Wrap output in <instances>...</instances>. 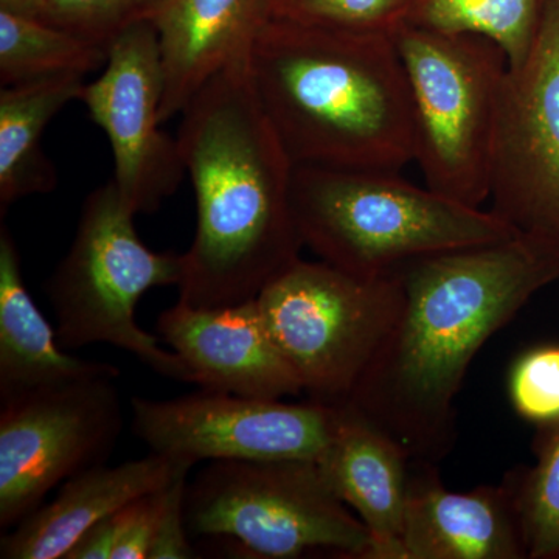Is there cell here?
<instances>
[{"mask_svg": "<svg viewBox=\"0 0 559 559\" xmlns=\"http://www.w3.org/2000/svg\"><path fill=\"white\" fill-rule=\"evenodd\" d=\"M407 0H288L274 17L349 32L392 33ZM272 20V17H271Z\"/></svg>", "mask_w": 559, "mask_h": 559, "instance_id": "obj_25", "label": "cell"}, {"mask_svg": "<svg viewBox=\"0 0 559 559\" xmlns=\"http://www.w3.org/2000/svg\"><path fill=\"white\" fill-rule=\"evenodd\" d=\"M249 70L296 167L400 173L415 160L414 105L392 33L272 17Z\"/></svg>", "mask_w": 559, "mask_h": 559, "instance_id": "obj_3", "label": "cell"}, {"mask_svg": "<svg viewBox=\"0 0 559 559\" xmlns=\"http://www.w3.org/2000/svg\"><path fill=\"white\" fill-rule=\"evenodd\" d=\"M114 382L92 378L2 400V530L38 510L58 485L108 460L123 429V407Z\"/></svg>", "mask_w": 559, "mask_h": 559, "instance_id": "obj_9", "label": "cell"}, {"mask_svg": "<svg viewBox=\"0 0 559 559\" xmlns=\"http://www.w3.org/2000/svg\"><path fill=\"white\" fill-rule=\"evenodd\" d=\"M290 204L304 246L360 277L520 234L491 210L421 189L400 173L294 168Z\"/></svg>", "mask_w": 559, "mask_h": 559, "instance_id": "obj_4", "label": "cell"}, {"mask_svg": "<svg viewBox=\"0 0 559 559\" xmlns=\"http://www.w3.org/2000/svg\"><path fill=\"white\" fill-rule=\"evenodd\" d=\"M84 76L58 75L0 91V215L14 202L57 189L58 173L43 150V134L70 102L80 100Z\"/></svg>", "mask_w": 559, "mask_h": 559, "instance_id": "obj_19", "label": "cell"}, {"mask_svg": "<svg viewBox=\"0 0 559 559\" xmlns=\"http://www.w3.org/2000/svg\"><path fill=\"white\" fill-rule=\"evenodd\" d=\"M116 514L87 530L64 559H112L117 539Z\"/></svg>", "mask_w": 559, "mask_h": 559, "instance_id": "obj_28", "label": "cell"}, {"mask_svg": "<svg viewBox=\"0 0 559 559\" xmlns=\"http://www.w3.org/2000/svg\"><path fill=\"white\" fill-rule=\"evenodd\" d=\"M489 200L513 229L559 245V0L544 2L527 58L509 68Z\"/></svg>", "mask_w": 559, "mask_h": 559, "instance_id": "obj_11", "label": "cell"}, {"mask_svg": "<svg viewBox=\"0 0 559 559\" xmlns=\"http://www.w3.org/2000/svg\"><path fill=\"white\" fill-rule=\"evenodd\" d=\"M164 92L159 35L143 22L110 44L105 70L80 98L109 139L114 183L135 215L156 212L187 176L178 139L160 130Z\"/></svg>", "mask_w": 559, "mask_h": 559, "instance_id": "obj_12", "label": "cell"}, {"mask_svg": "<svg viewBox=\"0 0 559 559\" xmlns=\"http://www.w3.org/2000/svg\"><path fill=\"white\" fill-rule=\"evenodd\" d=\"M132 430L154 454L215 460H314L333 444L342 404L249 399L201 389L173 400L134 396Z\"/></svg>", "mask_w": 559, "mask_h": 559, "instance_id": "obj_10", "label": "cell"}, {"mask_svg": "<svg viewBox=\"0 0 559 559\" xmlns=\"http://www.w3.org/2000/svg\"><path fill=\"white\" fill-rule=\"evenodd\" d=\"M164 489L140 496L117 511V539L112 559H148L159 525Z\"/></svg>", "mask_w": 559, "mask_h": 559, "instance_id": "obj_26", "label": "cell"}, {"mask_svg": "<svg viewBox=\"0 0 559 559\" xmlns=\"http://www.w3.org/2000/svg\"><path fill=\"white\" fill-rule=\"evenodd\" d=\"M189 473L190 471H183L164 489L159 525H157L148 559L197 558L189 539L186 513Z\"/></svg>", "mask_w": 559, "mask_h": 559, "instance_id": "obj_27", "label": "cell"}, {"mask_svg": "<svg viewBox=\"0 0 559 559\" xmlns=\"http://www.w3.org/2000/svg\"><path fill=\"white\" fill-rule=\"evenodd\" d=\"M393 40L409 81L415 160L426 187L481 207L491 190L492 151L509 75L491 40L399 25Z\"/></svg>", "mask_w": 559, "mask_h": 559, "instance_id": "obj_7", "label": "cell"}, {"mask_svg": "<svg viewBox=\"0 0 559 559\" xmlns=\"http://www.w3.org/2000/svg\"><path fill=\"white\" fill-rule=\"evenodd\" d=\"M156 330L201 389L261 400L304 392L257 299L221 308H193L178 300L160 312Z\"/></svg>", "mask_w": 559, "mask_h": 559, "instance_id": "obj_13", "label": "cell"}, {"mask_svg": "<svg viewBox=\"0 0 559 559\" xmlns=\"http://www.w3.org/2000/svg\"><path fill=\"white\" fill-rule=\"evenodd\" d=\"M403 546L406 559L528 558L509 481L452 491L430 466L411 469Z\"/></svg>", "mask_w": 559, "mask_h": 559, "instance_id": "obj_14", "label": "cell"}, {"mask_svg": "<svg viewBox=\"0 0 559 559\" xmlns=\"http://www.w3.org/2000/svg\"><path fill=\"white\" fill-rule=\"evenodd\" d=\"M509 393L516 414L538 428L559 421V344L524 353L510 371Z\"/></svg>", "mask_w": 559, "mask_h": 559, "instance_id": "obj_24", "label": "cell"}, {"mask_svg": "<svg viewBox=\"0 0 559 559\" xmlns=\"http://www.w3.org/2000/svg\"><path fill=\"white\" fill-rule=\"evenodd\" d=\"M108 50L53 27L39 17L0 10V84L2 87L100 69Z\"/></svg>", "mask_w": 559, "mask_h": 559, "instance_id": "obj_21", "label": "cell"}, {"mask_svg": "<svg viewBox=\"0 0 559 559\" xmlns=\"http://www.w3.org/2000/svg\"><path fill=\"white\" fill-rule=\"evenodd\" d=\"M167 0H40L39 20L108 50L121 33L153 22Z\"/></svg>", "mask_w": 559, "mask_h": 559, "instance_id": "obj_23", "label": "cell"}, {"mask_svg": "<svg viewBox=\"0 0 559 559\" xmlns=\"http://www.w3.org/2000/svg\"><path fill=\"white\" fill-rule=\"evenodd\" d=\"M411 455L355 407L342 403L340 429L320 460L326 479L370 536V559H406L404 516Z\"/></svg>", "mask_w": 559, "mask_h": 559, "instance_id": "obj_16", "label": "cell"}, {"mask_svg": "<svg viewBox=\"0 0 559 559\" xmlns=\"http://www.w3.org/2000/svg\"><path fill=\"white\" fill-rule=\"evenodd\" d=\"M544 2L546 0H407L399 25L491 40L506 53L510 68H514L527 58L535 43Z\"/></svg>", "mask_w": 559, "mask_h": 559, "instance_id": "obj_20", "label": "cell"}, {"mask_svg": "<svg viewBox=\"0 0 559 559\" xmlns=\"http://www.w3.org/2000/svg\"><path fill=\"white\" fill-rule=\"evenodd\" d=\"M180 156L197 198L179 301L221 308L257 299L300 259L294 162L261 105L249 58L212 76L183 108Z\"/></svg>", "mask_w": 559, "mask_h": 559, "instance_id": "obj_2", "label": "cell"}, {"mask_svg": "<svg viewBox=\"0 0 559 559\" xmlns=\"http://www.w3.org/2000/svg\"><path fill=\"white\" fill-rule=\"evenodd\" d=\"M288 2V0H261V3H263V11H264V17L267 20H271V17H274L275 14L278 13L280 10L283 9V5Z\"/></svg>", "mask_w": 559, "mask_h": 559, "instance_id": "obj_30", "label": "cell"}, {"mask_svg": "<svg viewBox=\"0 0 559 559\" xmlns=\"http://www.w3.org/2000/svg\"><path fill=\"white\" fill-rule=\"evenodd\" d=\"M114 364L70 356L25 288L20 250L0 227V400L66 382L110 378Z\"/></svg>", "mask_w": 559, "mask_h": 559, "instance_id": "obj_18", "label": "cell"}, {"mask_svg": "<svg viewBox=\"0 0 559 559\" xmlns=\"http://www.w3.org/2000/svg\"><path fill=\"white\" fill-rule=\"evenodd\" d=\"M536 463L509 476L528 559H559V421L539 426Z\"/></svg>", "mask_w": 559, "mask_h": 559, "instance_id": "obj_22", "label": "cell"}, {"mask_svg": "<svg viewBox=\"0 0 559 559\" xmlns=\"http://www.w3.org/2000/svg\"><path fill=\"white\" fill-rule=\"evenodd\" d=\"M264 22L261 0H167L154 20L165 72L162 123L216 73L249 58Z\"/></svg>", "mask_w": 559, "mask_h": 559, "instance_id": "obj_17", "label": "cell"}, {"mask_svg": "<svg viewBox=\"0 0 559 559\" xmlns=\"http://www.w3.org/2000/svg\"><path fill=\"white\" fill-rule=\"evenodd\" d=\"M272 340L308 399L347 403L400 310L399 280L297 260L257 297Z\"/></svg>", "mask_w": 559, "mask_h": 559, "instance_id": "obj_8", "label": "cell"}, {"mask_svg": "<svg viewBox=\"0 0 559 559\" xmlns=\"http://www.w3.org/2000/svg\"><path fill=\"white\" fill-rule=\"evenodd\" d=\"M400 310L347 400L411 459L443 457L455 441L466 371L540 289L559 282V245L533 234L436 253L393 272Z\"/></svg>", "mask_w": 559, "mask_h": 559, "instance_id": "obj_1", "label": "cell"}, {"mask_svg": "<svg viewBox=\"0 0 559 559\" xmlns=\"http://www.w3.org/2000/svg\"><path fill=\"white\" fill-rule=\"evenodd\" d=\"M40 0H0V10L38 17Z\"/></svg>", "mask_w": 559, "mask_h": 559, "instance_id": "obj_29", "label": "cell"}, {"mask_svg": "<svg viewBox=\"0 0 559 559\" xmlns=\"http://www.w3.org/2000/svg\"><path fill=\"white\" fill-rule=\"evenodd\" d=\"M193 463L151 452L117 466H92L62 484L0 543L2 559H64L81 536L140 496L160 491Z\"/></svg>", "mask_w": 559, "mask_h": 559, "instance_id": "obj_15", "label": "cell"}, {"mask_svg": "<svg viewBox=\"0 0 559 559\" xmlns=\"http://www.w3.org/2000/svg\"><path fill=\"white\" fill-rule=\"evenodd\" d=\"M186 513L190 536L230 540L252 558L370 559L369 532L314 460L210 462L187 485Z\"/></svg>", "mask_w": 559, "mask_h": 559, "instance_id": "obj_6", "label": "cell"}, {"mask_svg": "<svg viewBox=\"0 0 559 559\" xmlns=\"http://www.w3.org/2000/svg\"><path fill=\"white\" fill-rule=\"evenodd\" d=\"M135 213L114 180L84 201L68 255L47 282L62 348L109 344L131 353L151 370L193 384V374L159 337L140 329L139 300L150 289L178 286L182 253L154 252L140 240Z\"/></svg>", "mask_w": 559, "mask_h": 559, "instance_id": "obj_5", "label": "cell"}]
</instances>
